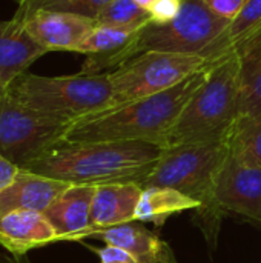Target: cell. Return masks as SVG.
<instances>
[{
	"instance_id": "6da1fadb",
	"label": "cell",
	"mask_w": 261,
	"mask_h": 263,
	"mask_svg": "<svg viewBox=\"0 0 261 263\" xmlns=\"http://www.w3.org/2000/svg\"><path fill=\"white\" fill-rule=\"evenodd\" d=\"M163 149L165 146L151 142L63 140L23 170L71 185L142 183L155 168Z\"/></svg>"
},
{
	"instance_id": "7a4b0ae2",
	"label": "cell",
	"mask_w": 261,
	"mask_h": 263,
	"mask_svg": "<svg viewBox=\"0 0 261 263\" xmlns=\"http://www.w3.org/2000/svg\"><path fill=\"white\" fill-rule=\"evenodd\" d=\"M212 66L188 77L168 91L114 105L74 122L69 126L65 140L151 142L165 146L168 133L189 99L203 85Z\"/></svg>"
},
{
	"instance_id": "3957f363",
	"label": "cell",
	"mask_w": 261,
	"mask_h": 263,
	"mask_svg": "<svg viewBox=\"0 0 261 263\" xmlns=\"http://www.w3.org/2000/svg\"><path fill=\"white\" fill-rule=\"evenodd\" d=\"M228 156V139L165 146L155 168L140 183L143 188H172L197 200L200 203V208L195 210L198 227L212 250L215 248L223 217V210L215 199V188Z\"/></svg>"
},
{
	"instance_id": "277c9868",
	"label": "cell",
	"mask_w": 261,
	"mask_h": 263,
	"mask_svg": "<svg viewBox=\"0 0 261 263\" xmlns=\"http://www.w3.org/2000/svg\"><path fill=\"white\" fill-rule=\"evenodd\" d=\"M6 94L42 116L71 125L114 106L109 74L48 77L25 72L8 86Z\"/></svg>"
},
{
	"instance_id": "5b68a950",
	"label": "cell",
	"mask_w": 261,
	"mask_h": 263,
	"mask_svg": "<svg viewBox=\"0 0 261 263\" xmlns=\"http://www.w3.org/2000/svg\"><path fill=\"white\" fill-rule=\"evenodd\" d=\"M238 57L226 54L209 71L203 85L189 99L165 146L226 140L237 120Z\"/></svg>"
},
{
	"instance_id": "8992f818",
	"label": "cell",
	"mask_w": 261,
	"mask_h": 263,
	"mask_svg": "<svg viewBox=\"0 0 261 263\" xmlns=\"http://www.w3.org/2000/svg\"><path fill=\"white\" fill-rule=\"evenodd\" d=\"M229 23L212 12L203 0H183L174 20L168 23L148 22L138 31L132 43V59L146 51L222 59L218 45Z\"/></svg>"
},
{
	"instance_id": "52a82bcc",
	"label": "cell",
	"mask_w": 261,
	"mask_h": 263,
	"mask_svg": "<svg viewBox=\"0 0 261 263\" xmlns=\"http://www.w3.org/2000/svg\"><path fill=\"white\" fill-rule=\"evenodd\" d=\"M218 60L220 59L195 54L142 52L109 72L114 89V105L168 91Z\"/></svg>"
},
{
	"instance_id": "ba28073f",
	"label": "cell",
	"mask_w": 261,
	"mask_h": 263,
	"mask_svg": "<svg viewBox=\"0 0 261 263\" xmlns=\"http://www.w3.org/2000/svg\"><path fill=\"white\" fill-rule=\"evenodd\" d=\"M69 126L23 106L8 94L0 99V154L18 168L63 142Z\"/></svg>"
},
{
	"instance_id": "9c48e42d",
	"label": "cell",
	"mask_w": 261,
	"mask_h": 263,
	"mask_svg": "<svg viewBox=\"0 0 261 263\" xmlns=\"http://www.w3.org/2000/svg\"><path fill=\"white\" fill-rule=\"evenodd\" d=\"M215 199L223 211H231L261 223V166L226 157L217 180Z\"/></svg>"
},
{
	"instance_id": "30bf717a",
	"label": "cell",
	"mask_w": 261,
	"mask_h": 263,
	"mask_svg": "<svg viewBox=\"0 0 261 263\" xmlns=\"http://www.w3.org/2000/svg\"><path fill=\"white\" fill-rule=\"evenodd\" d=\"M25 23L28 32L49 51L78 52L83 42L97 26L94 18L62 12V11H34L26 15H17Z\"/></svg>"
},
{
	"instance_id": "8fae6325",
	"label": "cell",
	"mask_w": 261,
	"mask_h": 263,
	"mask_svg": "<svg viewBox=\"0 0 261 263\" xmlns=\"http://www.w3.org/2000/svg\"><path fill=\"white\" fill-rule=\"evenodd\" d=\"M94 193L95 186L71 185L45 210L43 214L57 231L60 242H82L92 236Z\"/></svg>"
},
{
	"instance_id": "7c38bea8",
	"label": "cell",
	"mask_w": 261,
	"mask_h": 263,
	"mask_svg": "<svg viewBox=\"0 0 261 263\" xmlns=\"http://www.w3.org/2000/svg\"><path fill=\"white\" fill-rule=\"evenodd\" d=\"M60 242V237L43 213L11 211L0 214V245L12 256Z\"/></svg>"
},
{
	"instance_id": "4fadbf2b",
	"label": "cell",
	"mask_w": 261,
	"mask_h": 263,
	"mask_svg": "<svg viewBox=\"0 0 261 263\" xmlns=\"http://www.w3.org/2000/svg\"><path fill=\"white\" fill-rule=\"evenodd\" d=\"M46 52L20 18L0 20V80L6 89Z\"/></svg>"
},
{
	"instance_id": "5bb4252c",
	"label": "cell",
	"mask_w": 261,
	"mask_h": 263,
	"mask_svg": "<svg viewBox=\"0 0 261 263\" xmlns=\"http://www.w3.org/2000/svg\"><path fill=\"white\" fill-rule=\"evenodd\" d=\"M69 186L71 183L68 182L20 168L14 182L0 193V214L18 210L45 213Z\"/></svg>"
},
{
	"instance_id": "9a60e30c",
	"label": "cell",
	"mask_w": 261,
	"mask_h": 263,
	"mask_svg": "<svg viewBox=\"0 0 261 263\" xmlns=\"http://www.w3.org/2000/svg\"><path fill=\"white\" fill-rule=\"evenodd\" d=\"M142 191L143 186L137 182H117L95 186L91 208L92 234L109 227L134 222Z\"/></svg>"
},
{
	"instance_id": "2e32d148",
	"label": "cell",
	"mask_w": 261,
	"mask_h": 263,
	"mask_svg": "<svg viewBox=\"0 0 261 263\" xmlns=\"http://www.w3.org/2000/svg\"><path fill=\"white\" fill-rule=\"evenodd\" d=\"M92 236L102 239L105 245H114L128 251L138 263H157L172 253L169 243L137 223V220L95 231Z\"/></svg>"
},
{
	"instance_id": "e0dca14e",
	"label": "cell",
	"mask_w": 261,
	"mask_h": 263,
	"mask_svg": "<svg viewBox=\"0 0 261 263\" xmlns=\"http://www.w3.org/2000/svg\"><path fill=\"white\" fill-rule=\"evenodd\" d=\"M238 57L237 119L261 112V34L234 51Z\"/></svg>"
},
{
	"instance_id": "ac0fdd59",
	"label": "cell",
	"mask_w": 261,
	"mask_h": 263,
	"mask_svg": "<svg viewBox=\"0 0 261 263\" xmlns=\"http://www.w3.org/2000/svg\"><path fill=\"white\" fill-rule=\"evenodd\" d=\"M198 208L200 203L197 200L177 190L166 186H145L135 210V220L151 222L162 227L168 217Z\"/></svg>"
},
{
	"instance_id": "d6986e66",
	"label": "cell",
	"mask_w": 261,
	"mask_h": 263,
	"mask_svg": "<svg viewBox=\"0 0 261 263\" xmlns=\"http://www.w3.org/2000/svg\"><path fill=\"white\" fill-rule=\"evenodd\" d=\"M229 154L240 162L261 166V112L235 120L228 136Z\"/></svg>"
},
{
	"instance_id": "ffe728a7",
	"label": "cell",
	"mask_w": 261,
	"mask_h": 263,
	"mask_svg": "<svg viewBox=\"0 0 261 263\" xmlns=\"http://www.w3.org/2000/svg\"><path fill=\"white\" fill-rule=\"evenodd\" d=\"M258 34H261V0H249L225 31L218 45V55L234 52L240 45Z\"/></svg>"
},
{
	"instance_id": "44dd1931",
	"label": "cell",
	"mask_w": 261,
	"mask_h": 263,
	"mask_svg": "<svg viewBox=\"0 0 261 263\" xmlns=\"http://www.w3.org/2000/svg\"><path fill=\"white\" fill-rule=\"evenodd\" d=\"M112 0H25L18 3L17 15H26L34 11H62L95 18V15Z\"/></svg>"
},
{
	"instance_id": "7402d4cb",
	"label": "cell",
	"mask_w": 261,
	"mask_h": 263,
	"mask_svg": "<svg viewBox=\"0 0 261 263\" xmlns=\"http://www.w3.org/2000/svg\"><path fill=\"white\" fill-rule=\"evenodd\" d=\"M97 25L109 26H145L151 22L149 11L138 6L134 0H112L97 15Z\"/></svg>"
},
{
	"instance_id": "603a6c76",
	"label": "cell",
	"mask_w": 261,
	"mask_h": 263,
	"mask_svg": "<svg viewBox=\"0 0 261 263\" xmlns=\"http://www.w3.org/2000/svg\"><path fill=\"white\" fill-rule=\"evenodd\" d=\"M182 2L183 0H157L149 8L151 22L168 23V22L174 20L182 9Z\"/></svg>"
},
{
	"instance_id": "cb8c5ba5",
	"label": "cell",
	"mask_w": 261,
	"mask_h": 263,
	"mask_svg": "<svg viewBox=\"0 0 261 263\" xmlns=\"http://www.w3.org/2000/svg\"><path fill=\"white\" fill-rule=\"evenodd\" d=\"M212 12L217 15L226 18V20H234L240 11L245 8V5L249 0H203Z\"/></svg>"
},
{
	"instance_id": "d4e9b609",
	"label": "cell",
	"mask_w": 261,
	"mask_h": 263,
	"mask_svg": "<svg viewBox=\"0 0 261 263\" xmlns=\"http://www.w3.org/2000/svg\"><path fill=\"white\" fill-rule=\"evenodd\" d=\"M89 248L97 254L100 263H138V260L132 254L114 245H105L102 248H92V247Z\"/></svg>"
},
{
	"instance_id": "484cf974",
	"label": "cell",
	"mask_w": 261,
	"mask_h": 263,
	"mask_svg": "<svg viewBox=\"0 0 261 263\" xmlns=\"http://www.w3.org/2000/svg\"><path fill=\"white\" fill-rule=\"evenodd\" d=\"M18 171L20 168L15 163H12L11 160H8L5 156L0 154V193L14 182Z\"/></svg>"
},
{
	"instance_id": "4316f807",
	"label": "cell",
	"mask_w": 261,
	"mask_h": 263,
	"mask_svg": "<svg viewBox=\"0 0 261 263\" xmlns=\"http://www.w3.org/2000/svg\"><path fill=\"white\" fill-rule=\"evenodd\" d=\"M0 263H29L26 256H12V254H2L0 253Z\"/></svg>"
},
{
	"instance_id": "83f0119b",
	"label": "cell",
	"mask_w": 261,
	"mask_h": 263,
	"mask_svg": "<svg viewBox=\"0 0 261 263\" xmlns=\"http://www.w3.org/2000/svg\"><path fill=\"white\" fill-rule=\"evenodd\" d=\"M138 6H142L143 9H146V11H149V8L157 2V0H134Z\"/></svg>"
},
{
	"instance_id": "f1b7e54d",
	"label": "cell",
	"mask_w": 261,
	"mask_h": 263,
	"mask_svg": "<svg viewBox=\"0 0 261 263\" xmlns=\"http://www.w3.org/2000/svg\"><path fill=\"white\" fill-rule=\"evenodd\" d=\"M157 263H178L177 262V257H175V254H174V251L172 253H169L165 259H162L160 262Z\"/></svg>"
},
{
	"instance_id": "f546056e",
	"label": "cell",
	"mask_w": 261,
	"mask_h": 263,
	"mask_svg": "<svg viewBox=\"0 0 261 263\" xmlns=\"http://www.w3.org/2000/svg\"><path fill=\"white\" fill-rule=\"evenodd\" d=\"M6 96V88L3 86V83H2V80H0V99H3Z\"/></svg>"
},
{
	"instance_id": "4dcf8cb0",
	"label": "cell",
	"mask_w": 261,
	"mask_h": 263,
	"mask_svg": "<svg viewBox=\"0 0 261 263\" xmlns=\"http://www.w3.org/2000/svg\"><path fill=\"white\" fill-rule=\"evenodd\" d=\"M22 2H25V0H17V3H22Z\"/></svg>"
}]
</instances>
